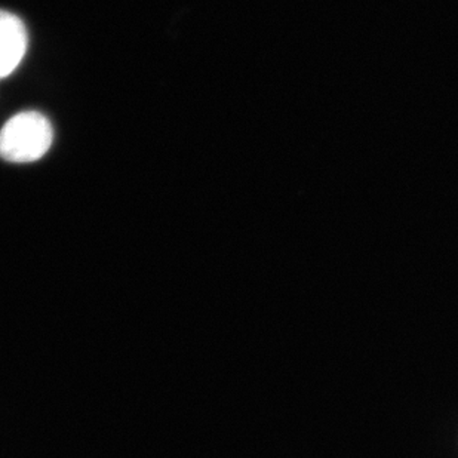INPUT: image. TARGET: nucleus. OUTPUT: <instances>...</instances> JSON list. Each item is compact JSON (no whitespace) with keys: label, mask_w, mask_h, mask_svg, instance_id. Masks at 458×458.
I'll return each instance as SVG.
<instances>
[{"label":"nucleus","mask_w":458,"mask_h":458,"mask_svg":"<svg viewBox=\"0 0 458 458\" xmlns=\"http://www.w3.org/2000/svg\"><path fill=\"white\" fill-rule=\"evenodd\" d=\"M54 130L42 113L22 112L0 130V157L11 164H30L48 153Z\"/></svg>","instance_id":"nucleus-1"},{"label":"nucleus","mask_w":458,"mask_h":458,"mask_svg":"<svg viewBox=\"0 0 458 458\" xmlns=\"http://www.w3.org/2000/svg\"><path fill=\"white\" fill-rule=\"evenodd\" d=\"M29 35L24 22L0 9V79L6 78L17 69L26 55Z\"/></svg>","instance_id":"nucleus-2"}]
</instances>
